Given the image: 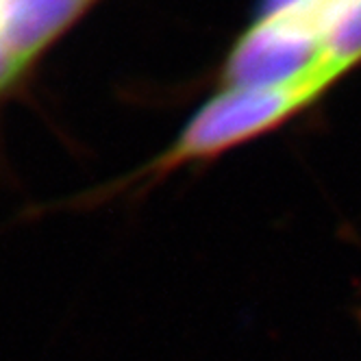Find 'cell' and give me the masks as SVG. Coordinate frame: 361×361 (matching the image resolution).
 <instances>
[{"instance_id":"obj_4","label":"cell","mask_w":361,"mask_h":361,"mask_svg":"<svg viewBox=\"0 0 361 361\" xmlns=\"http://www.w3.org/2000/svg\"><path fill=\"white\" fill-rule=\"evenodd\" d=\"M22 72H24V68L11 57V53L5 48V44L0 42V94H3Z\"/></svg>"},{"instance_id":"obj_1","label":"cell","mask_w":361,"mask_h":361,"mask_svg":"<svg viewBox=\"0 0 361 361\" xmlns=\"http://www.w3.org/2000/svg\"><path fill=\"white\" fill-rule=\"evenodd\" d=\"M329 92L324 83L312 79L257 87L220 85L180 126L170 146L133 174V180L164 178L178 168L212 161L288 124Z\"/></svg>"},{"instance_id":"obj_3","label":"cell","mask_w":361,"mask_h":361,"mask_svg":"<svg viewBox=\"0 0 361 361\" xmlns=\"http://www.w3.org/2000/svg\"><path fill=\"white\" fill-rule=\"evenodd\" d=\"M92 0H0V42L27 68Z\"/></svg>"},{"instance_id":"obj_2","label":"cell","mask_w":361,"mask_h":361,"mask_svg":"<svg viewBox=\"0 0 361 361\" xmlns=\"http://www.w3.org/2000/svg\"><path fill=\"white\" fill-rule=\"evenodd\" d=\"M262 33L335 83L361 66V0H264Z\"/></svg>"}]
</instances>
